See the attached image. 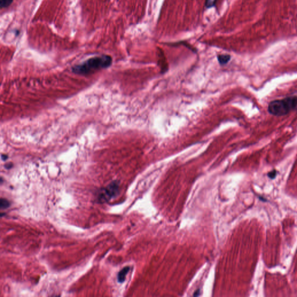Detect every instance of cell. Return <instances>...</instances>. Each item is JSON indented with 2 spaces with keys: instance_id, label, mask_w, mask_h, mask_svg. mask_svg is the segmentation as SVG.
Here are the masks:
<instances>
[{
  "instance_id": "obj_1",
  "label": "cell",
  "mask_w": 297,
  "mask_h": 297,
  "mask_svg": "<svg viewBox=\"0 0 297 297\" xmlns=\"http://www.w3.org/2000/svg\"><path fill=\"white\" fill-rule=\"evenodd\" d=\"M112 64V58L107 55L90 58L82 63L72 67V71L77 74L86 75L96 71L109 67Z\"/></svg>"
},
{
  "instance_id": "obj_10",
  "label": "cell",
  "mask_w": 297,
  "mask_h": 297,
  "mask_svg": "<svg viewBox=\"0 0 297 297\" xmlns=\"http://www.w3.org/2000/svg\"><path fill=\"white\" fill-rule=\"evenodd\" d=\"M12 167H13V164H12V163H8V164H5V167L7 169H10V168H11Z\"/></svg>"
},
{
  "instance_id": "obj_3",
  "label": "cell",
  "mask_w": 297,
  "mask_h": 297,
  "mask_svg": "<svg viewBox=\"0 0 297 297\" xmlns=\"http://www.w3.org/2000/svg\"><path fill=\"white\" fill-rule=\"evenodd\" d=\"M119 189V183L114 180L110 183L106 187L103 189L100 195V200L102 201L109 200L116 197L118 194Z\"/></svg>"
},
{
  "instance_id": "obj_4",
  "label": "cell",
  "mask_w": 297,
  "mask_h": 297,
  "mask_svg": "<svg viewBox=\"0 0 297 297\" xmlns=\"http://www.w3.org/2000/svg\"><path fill=\"white\" fill-rule=\"evenodd\" d=\"M129 271V267L126 266V267H124L121 271H120L119 272V273H118V276H117L118 282L119 283H122L125 281V277L127 276V274L128 273Z\"/></svg>"
},
{
  "instance_id": "obj_7",
  "label": "cell",
  "mask_w": 297,
  "mask_h": 297,
  "mask_svg": "<svg viewBox=\"0 0 297 297\" xmlns=\"http://www.w3.org/2000/svg\"><path fill=\"white\" fill-rule=\"evenodd\" d=\"M13 0H1L0 1V6L1 8H7L11 5V4L13 3Z\"/></svg>"
},
{
  "instance_id": "obj_6",
  "label": "cell",
  "mask_w": 297,
  "mask_h": 297,
  "mask_svg": "<svg viewBox=\"0 0 297 297\" xmlns=\"http://www.w3.org/2000/svg\"><path fill=\"white\" fill-rule=\"evenodd\" d=\"M10 206L9 201L5 199H1L0 200V208L1 209H6Z\"/></svg>"
},
{
  "instance_id": "obj_2",
  "label": "cell",
  "mask_w": 297,
  "mask_h": 297,
  "mask_svg": "<svg viewBox=\"0 0 297 297\" xmlns=\"http://www.w3.org/2000/svg\"><path fill=\"white\" fill-rule=\"evenodd\" d=\"M297 109V96L275 100L268 105V112L275 116H283Z\"/></svg>"
},
{
  "instance_id": "obj_8",
  "label": "cell",
  "mask_w": 297,
  "mask_h": 297,
  "mask_svg": "<svg viewBox=\"0 0 297 297\" xmlns=\"http://www.w3.org/2000/svg\"><path fill=\"white\" fill-rule=\"evenodd\" d=\"M217 0H205V7L207 8H211L215 6Z\"/></svg>"
},
{
  "instance_id": "obj_9",
  "label": "cell",
  "mask_w": 297,
  "mask_h": 297,
  "mask_svg": "<svg viewBox=\"0 0 297 297\" xmlns=\"http://www.w3.org/2000/svg\"><path fill=\"white\" fill-rule=\"evenodd\" d=\"M277 175V171L276 170H273L271 172H269L268 174H267V176L269 178H271L272 179H274L276 178Z\"/></svg>"
},
{
  "instance_id": "obj_11",
  "label": "cell",
  "mask_w": 297,
  "mask_h": 297,
  "mask_svg": "<svg viewBox=\"0 0 297 297\" xmlns=\"http://www.w3.org/2000/svg\"><path fill=\"white\" fill-rule=\"evenodd\" d=\"M8 158V156L6 154H2L1 155V159L3 160V161H5L7 160V159Z\"/></svg>"
},
{
  "instance_id": "obj_12",
  "label": "cell",
  "mask_w": 297,
  "mask_h": 297,
  "mask_svg": "<svg viewBox=\"0 0 297 297\" xmlns=\"http://www.w3.org/2000/svg\"><path fill=\"white\" fill-rule=\"evenodd\" d=\"M199 294H200V290H197V291L195 292V294H194V295H194V296H198V295H199Z\"/></svg>"
},
{
  "instance_id": "obj_13",
  "label": "cell",
  "mask_w": 297,
  "mask_h": 297,
  "mask_svg": "<svg viewBox=\"0 0 297 297\" xmlns=\"http://www.w3.org/2000/svg\"><path fill=\"white\" fill-rule=\"evenodd\" d=\"M259 199H260L261 200H262V201H266V199H265L264 198H262V197H259Z\"/></svg>"
},
{
  "instance_id": "obj_5",
  "label": "cell",
  "mask_w": 297,
  "mask_h": 297,
  "mask_svg": "<svg viewBox=\"0 0 297 297\" xmlns=\"http://www.w3.org/2000/svg\"><path fill=\"white\" fill-rule=\"evenodd\" d=\"M217 58L220 63L221 65H224L228 63L230 60V55L228 54H222V55H218Z\"/></svg>"
}]
</instances>
